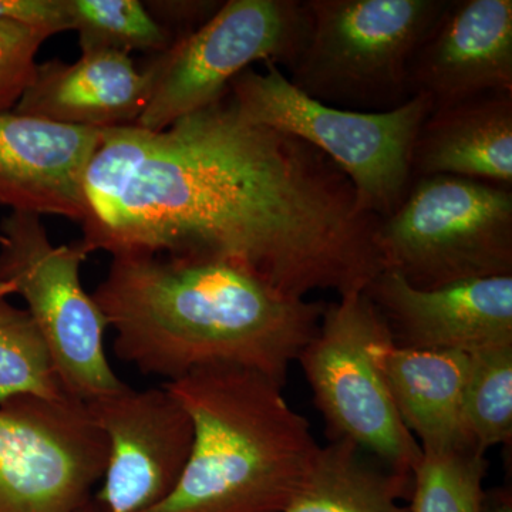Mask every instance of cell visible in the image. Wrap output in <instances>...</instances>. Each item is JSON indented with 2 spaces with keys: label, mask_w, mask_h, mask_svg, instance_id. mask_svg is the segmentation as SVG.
Masks as SVG:
<instances>
[{
  "label": "cell",
  "mask_w": 512,
  "mask_h": 512,
  "mask_svg": "<svg viewBox=\"0 0 512 512\" xmlns=\"http://www.w3.org/2000/svg\"><path fill=\"white\" fill-rule=\"evenodd\" d=\"M83 191L89 254L218 259L298 298L363 291L383 271L379 218L346 174L229 93L164 130L104 128Z\"/></svg>",
  "instance_id": "6da1fadb"
},
{
  "label": "cell",
  "mask_w": 512,
  "mask_h": 512,
  "mask_svg": "<svg viewBox=\"0 0 512 512\" xmlns=\"http://www.w3.org/2000/svg\"><path fill=\"white\" fill-rule=\"evenodd\" d=\"M92 296L114 330V355L167 382L235 365L285 384L326 306L231 262L164 255L114 256Z\"/></svg>",
  "instance_id": "7a4b0ae2"
},
{
  "label": "cell",
  "mask_w": 512,
  "mask_h": 512,
  "mask_svg": "<svg viewBox=\"0 0 512 512\" xmlns=\"http://www.w3.org/2000/svg\"><path fill=\"white\" fill-rule=\"evenodd\" d=\"M163 386L190 416L194 440L177 488L144 512H282L308 483L322 446L284 384L211 365Z\"/></svg>",
  "instance_id": "3957f363"
},
{
  "label": "cell",
  "mask_w": 512,
  "mask_h": 512,
  "mask_svg": "<svg viewBox=\"0 0 512 512\" xmlns=\"http://www.w3.org/2000/svg\"><path fill=\"white\" fill-rule=\"evenodd\" d=\"M248 121L305 141L338 165L355 188L360 212L389 217L413 183L412 150L431 101L416 94L380 113L338 109L306 96L281 67H249L228 87Z\"/></svg>",
  "instance_id": "277c9868"
},
{
  "label": "cell",
  "mask_w": 512,
  "mask_h": 512,
  "mask_svg": "<svg viewBox=\"0 0 512 512\" xmlns=\"http://www.w3.org/2000/svg\"><path fill=\"white\" fill-rule=\"evenodd\" d=\"M448 0H306L311 29L288 79L338 109L380 113L412 99L414 53Z\"/></svg>",
  "instance_id": "5b68a950"
},
{
  "label": "cell",
  "mask_w": 512,
  "mask_h": 512,
  "mask_svg": "<svg viewBox=\"0 0 512 512\" xmlns=\"http://www.w3.org/2000/svg\"><path fill=\"white\" fill-rule=\"evenodd\" d=\"M375 245L383 271L419 289L512 275V188L430 175L379 218Z\"/></svg>",
  "instance_id": "8992f818"
},
{
  "label": "cell",
  "mask_w": 512,
  "mask_h": 512,
  "mask_svg": "<svg viewBox=\"0 0 512 512\" xmlns=\"http://www.w3.org/2000/svg\"><path fill=\"white\" fill-rule=\"evenodd\" d=\"M392 343L366 293L352 292L325 306L298 362L332 440L349 441L393 473L413 478L423 451L400 419L380 366Z\"/></svg>",
  "instance_id": "52a82bcc"
},
{
  "label": "cell",
  "mask_w": 512,
  "mask_h": 512,
  "mask_svg": "<svg viewBox=\"0 0 512 512\" xmlns=\"http://www.w3.org/2000/svg\"><path fill=\"white\" fill-rule=\"evenodd\" d=\"M311 29L306 0H228L148 64L150 96L134 126L160 131L228 93L254 63L291 70Z\"/></svg>",
  "instance_id": "ba28073f"
},
{
  "label": "cell",
  "mask_w": 512,
  "mask_h": 512,
  "mask_svg": "<svg viewBox=\"0 0 512 512\" xmlns=\"http://www.w3.org/2000/svg\"><path fill=\"white\" fill-rule=\"evenodd\" d=\"M87 255L82 241L53 244L39 215L12 211L0 224V284L28 303L64 390L83 403L126 384L107 360L109 323L80 279Z\"/></svg>",
  "instance_id": "9c48e42d"
},
{
  "label": "cell",
  "mask_w": 512,
  "mask_h": 512,
  "mask_svg": "<svg viewBox=\"0 0 512 512\" xmlns=\"http://www.w3.org/2000/svg\"><path fill=\"white\" fill-rule=\"evenodd\" d=\"M109 460L86 403L18 396L0 403V512H82Z\"/></svg>",
  "instance_id": "30bf717a"
},
{
  "label": "cell",
  "mask_w": 512,
  "mask_h": 512,
  "mask_svg": "<svg viewBox=\"0 0 512 512\" xmlns=\"http://www.w3.org/2000/svg\"><path fill=\"white\" fill-rule=\"evenodd\" d=\"M109 441L103 487L94 500L103 512H144L163 503L177 488L194 429L188 413L165 389L117 392L86 403Z\"/></svg>",
  "instance_id": "8fae6325"
},
{
  "label": "cell",
  "mask_w": 512,
  "mask_h": 512,
  "mask_svg": "<svg viewBox=\"0 0 512 512\" xmlns=\"http://www.w3.org/2000/svg\"><path fill=\"white\" fill-rule=\"evenodd\" d=\"M363 292L397 348L473 353L512 345V275L419 289L382 271Z\"/></svg>",
  "instance_id": "7c38bea8"
},
{
  "label": "cell",
  "mask_w": 512,
  "mask_h": 512,
  "mask_svg": "<svg viewBox=\"0 0 512 512\" xmlns=\"http://www.w3.org/2000/svg\"><path fill=\"white\" fill-rule=\"evenodd\" d=\"M409 82L431 110L512 93L511 0H448L414 53Z\"/></svg>",
  "instance_id": "4fadbf2b"
},
{
  "label": "cell",
  "mask_w": 512,
  "mask_h": 512,
  "mask_svg": "<svg viewBox=\"0 0 512 512\" xmlns=\"http://www.w3.org/2000/svg\"><path fill=\"white\" fill-rule=\"evenodd\" d=\"M101 131L15 111L0 114V205L82 224L84 173L99 146Z\"/></svg>",
  "instance_id": "5bb4252c"
},
{
  "label": "cell",
  "mask_w": 512,
  "mask_h": 512,
  "mask_svg": "<svg viewBox=\"0 0 512 512\" xmlns=\"http://www.w3.org/2000/svg\"><path fill=\"white\" fill-rule=\"evenodd\" d=\"M150 76L113 52L82 53L73 63L37 64L15 113L87 128L134 126L146 109Z\"/></svg>",
  "instance_id": "9a60e30c"
},
{
  "label": "cell",
  "mask_w": 512,
  "mask_h": 512,
  "mask_svg": "<svg viewBox=\"0 0 512 512\" xmlns=\"http://www.w3.org/2000/svg\"><path fill=\"white\" fill-rule=\"evenodd\" d=\"M413 181L453 175L512 188V93L431 110L412 150Z\"/></svg>",
  "instance_id": "2e32d148"
},
{
  "label": "cell",
  "mask_w": 512,
  "mask_h": 512,
  "mask_svg": "<svg viewBox=\"0 0 512 512\" xmlns=\"http://www.w3.org/2000/svg\"><path fill=\"white\" fill-rule=\"evenodd\" d=\"M468 360L470 353L403 349L394 343L380 355L397 413L421 448H476L463 420Z\"/></svg>",
  "instance_id": "e0dca14e"
},
{
  "label": "cell",
  "mask_w": 512,
  "mask_h": 512,
  "mask_svg": "<svg viewBox=\"0 0 512 512\" xmlns=\"http://www.w3.org/2000/svg\"><path fill=\"white\" fill-rule=\"evenodd\" d=\"M413 478L399 476L345 440L320 447L305 487L282 512H412Z\"/></svg>",
  "instance_id": "ac0fdd59"
},
{
  "label": "cell",
  "mask_w": 512,
  "mask_h": 512,
  "mask_svg": "<svg viewBox=\"0 0 512 512\" xmlns=\"http://www.w3.org/2000/svg\"><path fill=\"white\" fill-rule=\"evenodd\" d=\"M9 296L0 284V403L18 396L70 399L35 320Z\"/></svg>",
  "instance_id": "d6986e66"
},
{
  "label": "cell",
  "mask_w": 512,
  "mask_h": 512,
  "mask_svg": "<svg viewBox=\"0 0 512 512\" xmlns=\"http://www.w3.org/2000/svg\"><path fill=\"white\" fill-rule=\"evenodd\" d=\"M70 30L79 35L82 53H160L175 37L138 0H66Z\"/></svg>",
  "instance_id": "ffe728a7"
},
{
  "label": "cell",
  "mask_w": 512,
  "mask_h": 512,
  "mask_svg": "<svg viewBox=\"0 0 512 512\" xmlns=\"http://www.w3.org/2000/svg\"><path fill=\"white\" fill-rule=\"evenodd\" d=\"M463 420L468 439L480 451L512 439V345L470 353Z\"/></svg>",
  "instance_id": "44dd1931"
},
{
  "label": "cell",
  "mask_w": 512,
  "mask_h": 512,
  "mask_svg": "<svg viewBox=\"0 0 512 512\" xmlns=\"http://www.w3.org/2000/svg\"><path fill=\"white\" fill-rule=\"evenodd\" d=\"M410 511L481 512L487 460L473 447L421 448Z\"/></svg>",
  "instance_id": "7402d4cb"
},
{
  "label": "cell",
  "mask_w": 512,
  "mask_h": 512,
  "mask_svg": "<svg viewBox=\"0 0 512 512\" xmlns=\"http://www.w3.org/2000/svg\"><path fill=\"white\" fill-rule=\"evenodd\" d=\"M49 29L16 19H0V114L18 106L35 77L40 47Z\"/></svg>",
  "instance_id": "603a6c76"
},
{
  "label": "cell",
  "mask_w": 512,
  "mask_h": 512,
  "mask_svg": "<svg viewBox=\"0 0 512 512\" xmlns=\"http://www.w3.org/2000/svg\"><path fill=\"white\" fill-rule=\"evenodd\" d=\"M154 19L175 37L190 35L204 25L220 9L222 2L215 0H171V2L144 3Z\"/></svg>",
  "instance_id": "cb8c5ba5"
},
{
  "label": "cell",
  "mask_w": 512,
  "mask_h": 512,
  "mask_svg": "<svg viewBox=\"0 0 512 512\" xmlns=\"http://www.w3.org/2000/svg\"><path fill=\"white\" fill-rule=\"evenodd\" d=\"M0 19H16L49 29L70 30L66 0H0Z\"/></svg>",
  "instance_id": "d4e9b609"
},
{
  "label": "cell",
  "mask_w": 512,
  "mask_h": 512,
  "mask_svg": "<svg viewBox=\"0 0 512 512\" xmlns=\"http://www.w3.org/2000/svg\"><path fill=\"white\" fill-rule=\"evenodd\" d=\"M481 512H512L510 488H497L485 493Z\"/></svg>",
  "instance_id": "484cf974"
},
{
  "label": "cell",
  "mask_w": 512,
  "mask_h": 512,
  "mask_svg": "<svg viewBox=\"0 0 512 512\" xmlns=\"http://www.w3.org/2000/svg\"><path fill=\"white\" fill-rule=\"evenodd\" d=\"M82 512H103V510H101V507L99 504H97V501L94 500L93 495L92 501H90V503L83 508Z\"/></svg>",
  "instance_id": "4316f807"
}]
</instances>
